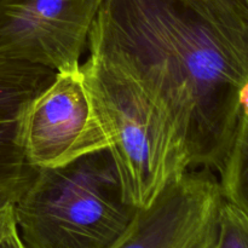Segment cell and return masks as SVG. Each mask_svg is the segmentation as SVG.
<instances>
[{
    "label": "cell",
    "mask_w": 248,
    "mask_h": 248,
    "mask_svg": "<svg viewBox=\"0 0 248 248\" xmlns=\"http://www.w3.org/2000/svg\"><path fill=\"white\" fill-rule=\"evenodd\" d=\"M87 46L164 111L191 169L220 171L248 82L244 0H104Z\"/></svg>",
    "instance_id": "6da1fadb"
},
{
    "label": "cell",
    "mask_w": 248,
    "mask_h": 248,
    "mask_svg": "<svg viewBox=\"0 0 248 248\" xmlns=\"http://www.w3.org/2000/svg\"><path fill=\"white\" fill-rule=\"evenodd\" d=\"M140 208L128 202L110 150L39 169L14 205L27 248H113Z\"/></svg>",
    "instance_id": "7a4b0ae2"
},
{
    "label": "cell",
    "mask_w": 248,
    "mask_h": 248,
    "mask_svg": "<svg viewBox=\"0 0 248 248\" xmlns=\"http://www.w3.org/2000/svg\"><path fill=\"white\" fill-rule=\"evenodd\" d=\"M110 140L124 194L147 207L170 181L191 169L188 152L164 111L127 74L90 55L80 65Z\"/></svg>",
    "instance_id": "3957f363"
},
{
    "label": "cell",
    "mask_w": 248,
    "mask_h": 248,
    "mask_svg": "<svg viewBox=\"0 0 248 248\" xmlns=\"http://www.w3.org/2000/svg\"><path fill=\"white\" fill-rule=\"evenodd\" d=\"M23 145L36 169L67 165L110 140L85 82L81 68L56 73L31 101L23 123Z\"/></svg>",
    "instance_id": "277c9868"
},
{
    "label": "cell",
    "mask_w": 248,
    "mask_h": 248,
    "mask_svg": "<svg viewBox=\"0 0 248 248\" xmlns=\"http://www.w3.org/2000/svg\"><path fill=\"white\" fill-rule=\"evenodd\" d=\"M104 0H0V56L56 73L80 57Z\"/></svg>",
    "instance_id": "5b68a950"
},
{
    "label": "cell",
    "mask_w": 248,
    "mask_h": 248,
    "mask_svg": "<svg viewBox=\"0 0 248 248\" xmlns=\"http://www.w3.org/2000/svg\"><path fill=\"white\" fill-rule=\"evenodd\" d=\"M224 203L219 181L203 169L174 177L113 248H212Z\"/></svg>",
    "instance_id": "8992f818"
},
{
    "label": "cell",
    "mask_w": 248,
    "mask_h": 248,
    "mask_svg": "<svg viewBox=\"0 0 248 248\" xmlns=\"http://www.w3.org/2000/svg\"><path fill=\"white\" fill-rule=\"evenodd\" d=\"M55 77L47 67L0 56V211L14 206L38 173L24 152V115Z\"/></svg>",
    "instance_id": "52a82bcc"
},
{
    "label": "cell",
    "mask_w": 248,
    "mask_h": 248,
    "mask_svg": "<svg viewBox=\"0 0 248 248\" xmlns=\"http://www.w3.org/2000/svg\"><path fill=\"white\" fill-rule=\"evenodd\" d=\"M219 174V186L224 200L248 217V116L240 115Z\"/></svg>",
    "instance_id": "ba28073f"
},
{
    "label": "cell",
    "mask_w": 248,
    "mask_h": 248,
    "mask_svg": "<svg viewBox=\"0 0 248 248\" xmlns=\"http://www.w3.org/2000/svg\"><path fill=\"white\" fill-rule=\"evenodd\" d=\"M212 248H248V217L225 200Z\"/></svg>",
    "instance_id": "9c48e42d"
},
{
    "label": "cell",
    "mask_w": 248,
    "mask_h": 248,
    "mask_svg": "<svg viewBox=\"0 0 248 248\" xmlns=\"http://www.w3.org/2000/svg\"><path fill=\"white\" fill-rule=\"evenodd\" d=\"M0 248H27L17 230L14 206L0 211Z\"/></svg>",
    "instance_id": "30bf717a"
},
{
    "label": "cell",
    "mask_w": 248,
    "mask_h": 248,
    "mask_svg": "<svg viewBox=\"0 0 248 248\" xmlns=\"http://www.w3.org/2000/svg\"><path fill=\"white\" fill-rule=\"evenodd\" d=\"M240 115L248 116V82L244 85L239 94Z\"/></svg>",
    "instance_id": "8fae6325"
},
{
    "label": "cell",
    "mask_w": 248,
    "mask_h": 248,
    "mask_svg": "<svg viewBox=\"0 0 248 248\" xmlns=\"http://www.w3.org/2000/svg\"><path fill=\"white\" fill-rule=\"evenodd\" d=\"M245 1V4H246V6H247V9H248V0H244Z\"/></svg>",
    "instance_id": "7c38bea8"
}]
</instances>
